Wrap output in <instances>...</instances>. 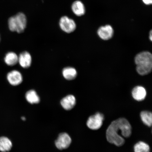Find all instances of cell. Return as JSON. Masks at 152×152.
<instances>
[{"label": "cell", "instance_id": "7c38bea8", "mask_svg": "<svg viewBox=\"0 0 152 152\" xmlns=\"http://www.w3.org/2000/svg\"><path fill=\"white\" fill-rule=\"evenodd\" d=\"M72 9L74 14L77 16H82L85 14V6L80 1L74 2L72 5Z\"/></svg>", "mask_w": 152, "mask_h": 152}, {"label": "cell", "instance_id": "4fadbf2b", "mask_svg": "<svg viewBox=\"0 0 152 152\" xmlns=\"http://www.w3.org/2000/svg\"><path fill=\"white\" fill-rule=\"evenodd\" d=\"M77 71L73 67H66L62 71L63 76L67 80H71L75 79L77 77Z\"/></svg>", "mask_w": 152, "mask_h": 152}, {"label": "cell", "instance_id": "52a82bcc", "mask_svg": "<svg viewBox=\"0 0 152 152\" xmlns=\"http://www.w3.org/2000/svg\"><path fill=\"white\" fill-rule=\"evenodd\" d=\"M7 80L11 85L14 86L20 85L22 82V75L20 72L17 70H13L7 74Z\"/></svg>", "mask_w": 152, "mask_h": 152}, {"label": "cell", "instance_id": "8992f818", "mask_svg": "<svg viewBox=\"0 0 152 152\" xmlns=\"http://www.w3.org/2000/svg\"><path fill=\"white\" fill-rule=\"evenodd\" d=\"M72 139L67 133H61L55 141V145L58 149L62 150L67 149L71 143Z\"/></svg>", "mask_w": 152, "mask_h": 152}, {"label": "cell", "instance_id": "5b68a950", "mask_svg": "<svg viewBox=\"0 0 152 152\" xmlns=\"http://www.w3.org/2000/svg\"><path fill=\"white\" fill-rule=\"evenodd\" d=\"M59 25L63 31L67 33L73 32L76 28V24L75 21L66 16H63L60 18Z\"/></svg>", "mask_w": 152, "mask_h": 152}, {"label": "cell", "instance_id": "ba28073f", "mask_svg": "<svg viewBox=\"0 0 152 152\" xmlns=\"http://www.w3.org/2000/svg\"><path fill=\"white\" fill-rule=\"evenodd\" d=\"M113 29L110 25H106L102 26L99 28L98 30V34L101 39L107 40L111 39L113 37Z\"/></svg>", "mask_w": 152, "mask_h": 152}, {"label": "cell", "instance_id": "9c48e42d", "mask_svg": "<svg viewBox=\"0 0 152 152\" xmlns=\"http://www.w3.org/2000/svg\"><path fill=\"white\" fill-rule=\"evenodd\" d=\"M18 62L23 68H29L31 66L32 62L31 55L27 52H24L20 53L18 56Z\"/></svg>", "mask_w": 152, "mask_h": 152}, {"label": "cell", "instance_id": "8fae6325", "mask_svg": "<svg viewBox=\"0 0 152 152\" xmlns=\"http://www.w3.org/2000/svg\"><path fill=\"white\" fill-rule=\"evenodd\" d=\"M133 98L137 101H141L145 99L147 92L144 87L141 86L135 87L132 91Z\"/></svg>", "mask_w": 152, "mask_h": 152}, {"label": "cell", "instance_id": "ffe728a7", "mask_svg": "<svg viewBox=\"0 0 152 152\" xmlns=\"http://www.w3.org/2000/svg\"><path fill=\"white\" fill-rule=\"evenodd\" d=\"M152 31L151 30V32H150V35H149V39H150V40H151V41H152Z\"/></svg>", "mask_w": 152, "mask_h": 152}, {"label": "cell", "instance_id": "e0dca14e", "mask_svg": "<svg viewBox=\"0 0 152 152\" xmlns=\"http://www.w3.org/2000/svg\"><path fill=\"white\" fill-rule=\"evenodd\" d=\"M140 117L142 122L148 126H151L152 124V115L151 112L143 111L140 113Z\"/></svg>", "mask_w": 152, "mask_h": 152}, {"label": "cell", "instance_id": "7402d4cb", "mask_svg": "<svg viewBox=\"0 0 152 152\" xmlns=\"http://www.w3.org/2000/svg\"><path fill=\"white\" fill-rule=\"evenodd\" d=\"M0 39H1V38H0Z\"/></svg>", "mask_w": 152, "mask_h": 152}, {"label": "cell", "instance_id": "d6986e66", "mask_svg": "<svg viewBox=\"0 0 152 152\" xmlns=\"http://www.w3.org/2000/svg\"><path fill=\"white\" fill-rule=\"evenodd\" d=\"M143 2L147 5H150L152 4V0H142Z\"/></svg>", "mask_w": 152, "mask_h": 152}, {"label": "cell", "instance_id": "6da1fadb", "mask_svg": "<svg viewBox=\"0 0 152 152\" xmlns=\"http://www.w3.org/2000/svg\"><path fill=\"white\" fill-rule=\"evenodd\" d=\"M132 133V126L128 121L124 118H120L113 121L108 127L106 138L110 143L120 147L125 142L123 137H129Z\"/></svg>", "mask_w": 152, "mask_h": 152}, {"label": "cell", "instance_id": "5bb4252c", "mask_svg": "<svg viewBox=\"0 0 152 152\" xmlns=\"http://www.w3.org/2000/svg\"><path fill=\"white\" fill-rule=\"evenodd\" d=\"M12 143L8 138L5 137H0V151L7 152L10 151Z\"/></svg>", "mask_w": 152, "mask_h": 152}, {"label": "cell", "instance_id": "ac0fdd59", "mask_svg": "<svg viewBox=\"0 0 152 152\" xmlns=\"http://www.w3.org/2000/svg\"><path fill=\"white\" fill-rule=\"evenodd\" d=\"M134 152H150V148L149 145L143 142H139L135 145L134 148Z\"/></svg>", "mask_w": 152, "mask_h": 152}, {"label": "cell", "instance_id": "277c9868", "mask_svg": "<svg viewBox=\"0 0 152 152\" xmlns=\"http://www.w3.org/2000/svg\"><path fill=\"white\" fill-rule=\"evenodd\" d=\"M104 118L103 114L96 113L89 118L87 122V126L91 130H98L102 126Z\"/></svg>", "mask_w": 152, "mask_h": 152}, {"label": "cell", "instance_id": "9a60e30c", "mask_svg": "<svg viewBox=\"0 0 152 152\" xmlns=\"http://www.w3.org/2000/svg\"><path fill=\"white\" fill-rule=\"evenodd\" d=\"M26 98L28 102L31 104H37L40 102L39 97L34 90L28 91L26 94Z\"/></svg>", "mask_w": 152, "mask_h": 152}, {"label": "cell", "instance_id": "3957f363", "mask_svg": "<svg viewBox=\"0 0 152 152\" xmlns=\"http://www.w3.org/2000/svg\"><path fill=\"white\" fill-rule=\"evenodd\" d=\"M27 19L23 13H18L15 16L11 17L8 20V25L11 31L22 33L26 27Z\"/></svg>", "mask_w": 152, "mask_h": 152}, {"label": "cell", "instance_id": "44dd1931", "mask_svg": "<svg viewBox=\"0 0 152 152\" xmlns=\"http://www.w3.org/2000/svg\"><path fill=\"white\" fill-rule=\"evenodd\" d=\"M22 120H26L25 118H24V117H23L22 118Z\"/></svg>", "mask_w": 152, "mask_h": 152}, {"label": "cell", "instance_id": "2e32d148", "mask_svg": "<svg viewBox=\"0 0 152 152\" xmlns=\"http://www.w3.org/2000/svg\"><path fill=\"white\" fill-rule=\"evenodd\" d=\"M18 56L16 53L10 52L6 55L4 58V61L7 65L13 66L18 62Z\"/></svg>", "mask_w": 152, "mask_h": 152}, {"label": "cell", "instance_id": "7a4b0ae2", "mask_svg": "<svg viewBox=\"0 0 152 152\" xmlns=\"http://www.w3.org/2000/svg\"><path fill=\"white\" fill-rule=\"evenodd\" d=\"M135 62L137 65L136 70L139 75H148L151 71L152 68V56L148 52L140 53L136 56Z\"/></svg>", "mask_w": 152, "mask_h": 152}, {"label": "cell", "instance_id": "30bf717a", "mask_svg": "<svg viewBox=\"0 0 152 152\" xmlns=\"http://www.w3.org/2000/svg\"><path fill=\"white\" fill-rule=\"evenodd\" d=\"M60 103L64 109L71 110L75 107L76 103L75 97L73 95H68L62 99Z\"/></svg>", "mask_w": 152, "mask_h": 152}]
</instances>
